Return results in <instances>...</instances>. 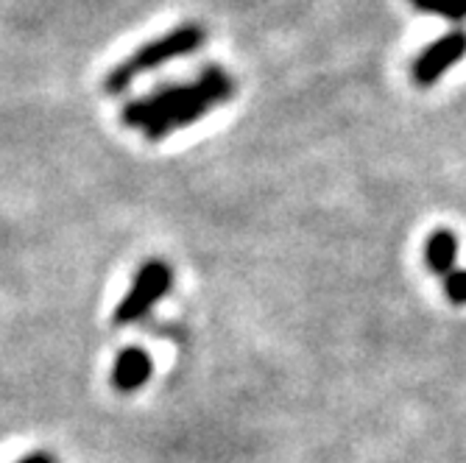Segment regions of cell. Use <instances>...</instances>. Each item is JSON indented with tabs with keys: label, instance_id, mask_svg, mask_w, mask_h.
Wrapping results in <instances>:
<instances>
[{
	"label": "cell",
	"instance_id": "cell-5",
	"mask_svg": "<svg viewBox=\"0 0 466 463\" xmlns=\"http://www.w3.org/2000/svg\"><path fill=\"white\" fill-rule=\"evenodd\" d=\"M151 374H154L151 355L140 347H126L120 349L112 366V388L120 394H135L151 380Z\"/></svg>",
	"mask_w": 466,
	"mask_h": 463
},
{
	"label": "cell",
	"instance_id": "cell-8",
	"mask_svg": "<svg viewBox=\"0 0 466 463\" xmlns=\"http://www.w3.org/2000/svg\"><path fill=\"white\" fill-rule=\"evenodd\" d=\"M444 293L452 305H466V268H455L444 277Z\"/></svg>",
	"mask_w": 466,
	"mask_h": 463
},
{
	"label": "cell",
	"instance_id": "cell-3",
	"mask_svg": "<svg viewBox=\"0 0 466 463\" xmlns=\"http://www.w3.org/2000/svg\"><path fill=\"white\" fill-rule=\"evenodd\" d=\"M171 287H174L171 266H167L165 260H159V257L146 260L137 268V274L132 279V287L126 290V297L117 302L112 321L117 327H129V324L143 321L167 297V293H171Z\"/></svg>",
	"mask_w": 466,
	"mask_h": 463
},
{
	"label": "cell",
	"instance_id": "cell-6",
	"mask_svg": "<svg viewBox=\"0 0 466 463\" xmlns=\"http://www.w3.org/2000/svg\"><path fill=\"white\" fill-rule=\"evenodd\" d=\"M425 260L436 277H450L455 271V260H458V237L450 229H436L428 237Z\"/></svg>",
	"mask_w": 466,
	"mask_h": 463
},
{
	"label": "cell",
	"instance_id": "cell-7",
	"mask_svg": "<svg viewBox=\"0 0 466 463\" xmlns=\"http://www.w3.org/2000/svg\"><path fill=\"white\" fill-rule=\"evenodd\" d=\"M413 9L444 17L450 23H463L466 20V0H410Z\"/></svg>",
	"mask_w": 466,
	"mask_h": 463
},
{
	"label": "cell",
	"instance_id": "cell-4",
	"mask_svg": "<svg viewBox=\"0 0 466 463\" xmlns=\"http://www.w3.org/2000/svg\"><path fill=\"white\" fill-rule=\"evenodd\" d=\"M463 56H466V31L441 34L413 59L410 75L419 87H433V84L441 75H447Z\"/></svg>",
	"mask_w": 466,
	"mask_h": 463
},
{
	"label": "cell",
	"instance_id": "cell-2",
	"mask_svg": "<svg viewBox=\"0 0 466 463\" xmlns=\"http://www.w3.org/2000/svg\"><path fill=\"white\" fill-rule=\"evenodd\" d=\"M204 42H207V28L198 23H182L171 31H165V34L143 42V45L135 54L126 56L123 62H117L104 78V90L109 96H120L129 90L140 75L159 70L162 65L174 62V59L196 54Z\"/></svg>",
	"mask_w": 466,
	"mask_h": 463
},
{
	"label": "cell",
	"instance_id": "cell-9",
	"mask_svg": "<svg viewBox=\"0 0 466 463\" xmlns=\"http://www.w3.org/2000/svg\"><path fill=\"white\" fill-rule=\"evenodd\" d=\"M15 463H59V460H56V455H51V452H31V455L20 458V460H15Z\"/></svg>",
	"mask_w": 466,
	"mask_h": 463
},
{
	"label": "cell",
	"instance_id": "cell-1",
	"mask_svg": "<svg viewBox=\"0 0 466 463\" xmlns=\"http://www.w3.org/2000/svg\"><path fill=\"white\" fill-rule=\"evenodd\" d=\"M235 90L238 84L229 70L221 65H207L193 81L162 84L154 93L129 101L120 109V120L129 129H137L146 140L159 143L232 101Z\"/></svg>",
	"mask_w": 466,
	"mask_h": 463
}]
</instances>
